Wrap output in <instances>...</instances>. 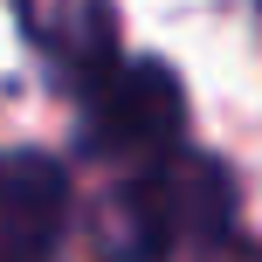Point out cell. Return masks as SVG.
Returning a JSON list of instances; mask_svg holds the SVG:
<instances>
[{"label": "cell", "instance_id": "cell-1", "mask_svg": "<svg viewBox=\"0 0 262 262\" xmlns=\"http://www.w3.org/2000/svg\"><path fill=\"white\" fill-rule=\"evenodd\" d=\"M235 228V180L221 159L172 152L138 180L111 186L90 214L97 262H159L180 242H221Z\"/></svg>", "mask_w": 262, "mask_h": 262}, {"label": "cell", "instance_id": "cell-2", "mask_svg": "<svg viewBox=\"0 0 262 262\" xmlns=\"http://www.w3.org/2000/svg\"><path fill=\"white\" fill-rule=\"evenodd\" d=\"M90 152L124 166H159L180 152L186 131V90L166 62H118L104 83H90Z\"/></svg>", "mask_w": 262, "mask_h": 262}, {"label": "cell", "instance_id": "cell-3", "mask_svg": "<svg viewBox=\"0 0 262 262\" xmlns=\"http://www.w3.org/2000/svg\"><path fill=\"white\" fill-rule=\"evenodd\" d=\"M69 228V180L41 152H0V262H49Z\"/></svg>", "mask_w": 262, "mask_h": 262}, {"label": "cell", "instance_id": "cell-4", "mask_svg": "<svg viewBox=\"0 0 262 262\" xmlns=\"http://www.w3.org/2000/svg\"><path fill=\"white\" fill-rule=\"evenodd\" d=\"M21 28L62 76L104 83L118 69V7L111 0H21Z\"/></svg>", "mask_w": 262, "mask_h": 262}, {"label": "cell", "instance_id": "cell-5", "mask_svg": "<svg viewBox=\"0 0 262 262\" xmlns=\"http://www.w3.org/2000/svg\"><path fill=\"white\" fill-rule=\"evenodd\" d=\"M228 262H262V249H235V255H228Z\"/></svg>", "mask_w": 262, "mask_h": 262}]
</instances>
